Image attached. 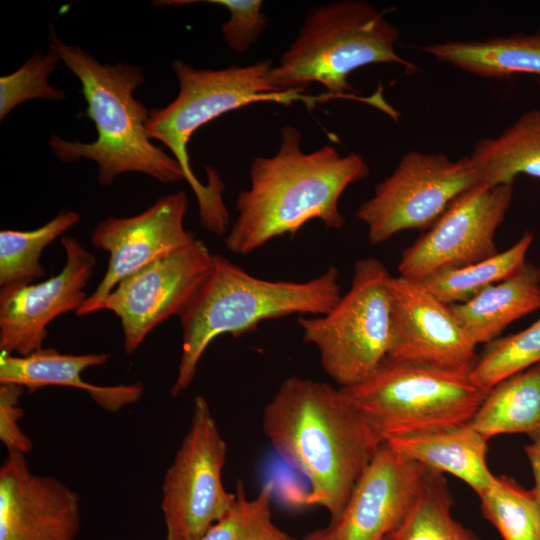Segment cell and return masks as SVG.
<instances>
[{
  "label": "cell",
  "mask_w": 540,
  "mask_h": 540,
  "mask_svg": "<svg viewBox=\"0 0 540 540\" xmlns=\"http://www.w3.org/2000/svg\"><path fill=\"white\" fill-rule=\"evenodd\" d=\"M262 428L307 479L302 503L325 508L331 520L384 443L340 387L297 376L286 378L265 406Z\"/></svg>",
  "instance_id": "obj_1"
},
{
  "label": "cell",
  "mask_w": 540,
  "mask_h": 540,
  "mask_svg": "<svg viewBox=\"0 0 540 540\" xmlns=\"http://www.w3.org/2000/svg\"><path fill=\"white\" fill-rule=\"evenodd\" d=\"M280 135L274 155L253 159L249 187L237 196L238 216L224 239L234 254L248 255L276 237L294 236L314 219L341 229L340 197L370 174L360 154L341 155L331 145L305 153L302 133L292 125H284Z\"/></svg>",
  "instance_id": "obj_2"
},
{
  "label": "cell",
  "mask_w": 540,
  "mask_h": 540,
  "mask_svg": "<svg viewBox=\"0 0 540 540\" xmlns=\"http://www.w3.org/2000/svg\"><path fill=\"white\" fill-rule=\"evenodd\" d=\"M49 48L79 79L87 102L84 115L93 121L97 131V138L90 143L51 134L48 143L59 160L94 161L101 186H110L117 176L128 172L143 173L165 184L185 179L177 160L155 146L148 134L150 110L134 97L145 81L139 66L101 64L80 46L63 42L53 29Z\"/></svg>",
  "instance_id": "obj_3"
},
{
  "label": "cell",
  "mask_w": 540,
  "mask_h": 540,
  "mask_svg": "<svg viewBox=\"0 0 540 540\" xmlns=\"http://www.w3.org/2000/svg\"><path fill=\"white\" fill-rule=\"evenodd\" d=\"M341 296L334 266L305 282L271 281L213 254L210 273L180 316L182 350L171 395L177 397L191 385L202 355L218 336L237 337L264 320L292 314L323 315Z\"/></svg>",
  "instance_id": "obj_4"
},
{
  "label": "cell",
  "mask_w": 540,
  "mask_h": 540,
  "mask_svg": "<svg viewBox=\"0 0 540 540\" xmlns=\"http://www.w3.org/2000/svg\"><path fill=\"white\" fill-rule=\"evenodd\" d=\"M398 27L365 0H338L310 8L293 42L269 72V81L282 91L305 93L313 83L333 99H354L374 105L397 120L399 113L381 93L357 97L350 74L372 64H397L407 73L416 66L396 50Z\"/></svg>",
  "instance_id": "obj_5"
},
{
  "label": "cell",
  "mask_w": 540,
  "mask_h": 540,
  "mask_svg": "<svg viewBox=\"0 0 540 540\" xmlns=\"http://www.w3.org/2000/svg\"><path fill=\"white\" fill-rule=\"evenodd\" d=\"M272 67L273 61L266 59L246 66L200 69L177 59L172 63L179 85L176 98L165 107L149 111L150 138L159 140L173 153L197 198L201 225L216 235H224L229 224L223 200L225 186L208 166L207 184L196 177L187 149L191 136L212 120L255 102L289 104L301 100L312 108L318 102L332 100L327 94L308 96L275 88L269 81Z\"/></svg>",
  "instance_id": "obj_6"
},
{
  "label": "cell",
  "mask_w": 540,
  "mask_h": 540,
  "mask_svg": "<svg viewBox=\"0 0 540 540\" xmlns=\"http://www.w3.org/2000/svg\"><path fill=\"white\" fill-rule=\"evenodd\" d=\"M340 389L383 442L469 423L486 394L468 373L391 358L365 380Z\"/></svg>",
  "instance_id": "obj_7"
},
{
  "label": "cell",
  "mask_w": 540,
  "mask_h": 540,
  "mask_svg": "<svg viewBox=\"0 0 540 540\" xmlns=\"http://www.w3.org/2000/svg\"><path fill=\"white\" fill-rule=\"evenodd\" d=\"M390 278L380 260L360 259L354 265L350 289L329 312L297 320L304 341L317 347L324 371L340 387L365 380L388 357Z\"/></svg>",
  "instance_id": "obj_8"
},
{
  "label": "cell",
  "mask_w": 540,
  "mask_h": 540,
  "mask_svg": "<svg viewBox=\"0 0 540 540\" xmlns=\"http://www.w3.org/2000/svg\"><path fill=\"white\" fill-rule=\"evenodd\" d=\"M227 444L207 400L197 395L190 426L162 484L165 540H197L233 506L222 472Z\"/></svg>",
  "instance_id": "obj_9"
},
{
  "label": "cell",
  "mask_w": 540,
  "mask_h": 540,
  "mask_svg": "<svg viewBox=\"0 0 540 540\" xmlns=\"http://www.w3.org/2000/svg\"><path fill=\"white\" fill-rule=\"evenodd\" d=\"M479 183L469 156L451 160L444 153L409 151L359 206L356 217L366 225L369 242L378 245L402 231L427 230Z\"/></svg>",
  "instance_id": "obj_10"
},
{
  "label": "cell",
  "mask_w": 540,
  "mask_h": 540,
  "mask_svg": "<svg viewBox=\"0 0 540 540\" xmlns=\"http://www.w3.org/2000/svg\"><path fill=\"white\" fill-rule=\"evenodd\" d=\"M513 193L514 183L490 186L480 182L461 194L403 251L399 276L420 281L435 271L465 266L498 253L496 232Z\"/></svg>",
  "instance_id": "obj_11"
},
{
  "label": "cell",
  "mask_w": 540,
  "mask_h": 540,
  "mask_svg": "<svg viewBox=\"0 0 540 540\" xmlns=\"http://www.w3.org/2000/svg\"><path fill=\"white\" fill-rule=\"evenodd\" d=\"M212 265L213 253L196 239L118 283L102 310L119 317L127 354H133L154 328L184 313Z\"/></svg>",
  "instance_id": "obj_12"
},
{
  "label": "cell",
  "mask_w": 540,
  "mask_h": 540,
  "mask_svg": "<svg viewBox=\"0 0 540 540\" xmlns=\"http://www.w3.org/2000/svg\"><path fill=\"white\" fill-rule=\"evenodd\" d=\"M188 205L187 194L179 191L159 198L137 215L100 221L92 232L91 243L109 254L108 267L77 316L102 310L104 301L120 281L193 243L197 238L184 226Z\"/></svg>",
  "instance_id": "obj_13"
},
{
  "label": "cell",
  "mask_w": 540,
  "mask_h": 540,
  "mask_svg": "<svg viewBox=\"0 0 540 540\" xmlns=\"http://www.w3.org/2000/svg\"><path fill=\"white\" fill-rule=\"evenodd\" d=\"M429 468L384 442L340 514L308 540H385L410 509Z\"/></svg>",
  "instance_id": "obj_14"
},
{
  "label": "cell",
  "mask_w": 540,
  "mask_h": 540,
  "mask_svg": "<svg viewBox=\"0 0 540 540\" xmlns=\"http://www.w3.org/2000/svg\"><path fill=\"white\" fill-rule=\"evenodd\" d=\"M66 261L61 272L43 282L17 283L0 291V351L27 356L43 348L49 323L75 313L96 266L95 256L72 236L61 238Z\"/></svg>",
  "instance_id": "obj_15"
},
{
  "label": "cell",
  "mask_w": 540,
  "mask_h": 540,
  "mask_svg": "<svg viewBox=\"0 0 540 540\" xmlns=\"http://www.w3.org/2000/svg\"><path fill=\"white\" fill-rule=\"evenodd\" d=\"M392 337L387 358L468 373L476 344L454 315L420 282L391 276Z\"/></svg>",
  "instance_id": "obj_16"
},
{
  "label": "cell",
  "mask_w": 540,
  "mask_h": 540,
  "mask_svg": "<svg viewBox=\"0 0 540 540\" xmlns=\"http://www.w3.org/2000/svg\"><path fill=\"white\" fill-rule=\"evenodd\" d=\"M80 521L75 490L34 473L26 454L8 451L0 467V540H76Z\"/></svg>",
  "instance_id": "obj_17"
},
{
  "label": "cell",
  "mask_w": 540,
  "mask_h": 540,
  "mask_svg": "<svg viewBox=\"0 0 540 540\" xmlns=\"http://www.w3.org/2000/svg\"><path fill=\"white\" fill-rule=\"evenodd\" d=\"M107 353L63 354L53 348H41L27 356L0 352V384L15 383L29 393L47 386L81 389L104 410L115 413L136 403L144 392L140 382L119 385H95L81 378L90 367L108 362Z\"/></svg>",
  "instance_id": "obj_18"
},
{
  "label": "cell",
  "mask_w": 540,
  "mask_h": 540,
  "mask_svg": "<svg viewBox=\"0 0 540 540\" xmlns=\"http://www.w3.org/2000/svg\"><path fill=\"white\" fill-rule=\"evenodd\" d=\"M385 442L431 470L464 481L477 495L496 478L487 462L488 440L470 422L396 436Z\"/></svg>",
  "instance_id": "obj_19"
},
{
  "label": "cell",
  "mask_w": 540,
  "mask_h": 540,
  "mask_svg": "<svg viewBox=\"0 0 540 540\" xmlns=\"http://www.w3.org/2000/svg\"><path fill=\"white\" fill-rule=\"evenodd\" d=\"M451 309L476 345L487 344L511 323L540 309V268L526 262L510 277Z\"/></svg>",
  "instance_id": "obj_20"
},
{
  "label": "cell",
  "mask_w": 540,
  "mask_h": 540,
  "mask_svg": "<svg viewBox=\"0 0 540 540\" xmlns=\"http://www.w3.org/2000/svg\"><path fill=\"white\" fill-rule=\"evenodd\" d=\"M422 51L477 77L503 79L528 74L536 76L540 85V30L485 40L432 43Z\"/></svg>",
  "instance_id": "obj_21"
},
{
  "label": "cell",
  "mask_w": 540,
  "mask_h": 540,
  "mask_svg": "<svg viewBox=\"0 0 540 540\" xmlns=\"http://www.w3.org/2000/svg\"><path fill=\"white\" fill-rule=\"evenodd\" d=\"M469 158L490 186L515 183L519 175L540 179V109L524 112L496 137L479 139Z\"/></svg>",
  "instance_id": "obj_22"
},
{
  "label": "cell",
  "mask_w": 540,
  "mask_h": 540,
  "mask_svg": "<svg viewBox=\"0 0 540 540\" xmlns=\"http://www.w3.org/2000/svg\"><path fill=\"white\" fill-rule=\"evenodd\" d=\"M470 424L484 438L501 434L540 437V363L486 392Z\"/></svg>",
  "instance_id": "obj_23"
},
{
  "label": "cell",
  "mask_w": 540,
  "mask_h": 540,
  "mask_svg": "<svg viewBox=\"0 0 540 540\" xmlns=\"http://www.w3.org/2000/svg\"><path fill=\"white\" fill-rule=\"evenodd\" d=\"M534 234L526 231L511 247L484 260L435 271L420 282L447 305L461 304L516 273L526 262Z\"/></svg>",
  "instance_id": "obj_24"
},
{
  "label": "cell",
  "mask_w": 540,
  "mask_h": 540,
  "mask_svg": "<svg viewBox=\"0 0 540 540\" xmlns=\"http://www.w3.org/2000/svg\"><path fill=\"white\" fill-rule=\"evenodd\" d=\"M454 500L442 473L429 469L393 540H480L453 518Z\"/></svg>",
  "instance_id": "obj_25"
},
{
  "label": "cell",
  "mask_w": 540,
  "mask_h": 540,
  "mask_svg": "<svg viewBox=\"0 0 540 540\" xmlns=\"http://www.w3.org/2000/svg\"><path fill=\"white\" fill-rule=\"evenodd\" d=\"M76 211H62L39 228L0 232V286L32 283L46 277L40 263L43 250L80 221Z\"/></svg>",
  "instance_id": "obj_26"
},
{
  "label": "cell",
  "mask_w": 540,
  "mask_h": 540,
  "mask_svg": "<svg viewBox=\"0 0 540 540\" xmlns=\"http://www.w3.org/2000/svg\"><path fill=\"white\" fill-rule=\"evenodd\" d=\"M478 497L484 517L503 540H540V505L532 489L496 476Z\"/></svg>",
  "instance_id": "obj_27"
},
{
  "label": "cell",
  "mask_w": 540,
  "mask_h": 540,
  "mask_svg": "<svg viewBox=\"0 0 540 540\" xmlns=\"http://www.w3.org/2000/svg\"><path fill=\"white\" fill-rule=\"evenodd\" d=\"M540 363V318L514 334L485 344L468 372L483 392L499 382Z\"/></svg>",
  "instance_id": "obj_28"
},
{
  "label": "cell",
  "mask_w": 540,
  "mask_h": 540,
  "mask_svg": "<svg viewBox=\"0 0 540 540\" xmlns=\"http://www.w3.org/2000/svg\"><path fill=\"white\" fill-rule=\"evenodd\" d=\"M231 509L211 525L197 540H290L272 520L273 482L265 483L259 493L248 499L239 482Z\"/></svg>",
  "instance_id": "obj_29"
},
{
  "label": "cell",
  "mask_w": 540,
  "mask_h": 540,
  "mask_svg": "<svg viewBox=\"0 0 540 540\" xmlns=\"http://www.w3.org/2000/svg\"><path fill=\"white\" fill-rule=\"evenodd\" d=\"M60 61L58 54L49 48L44 53L35 51L15 72L0 77V119L3 120L18 105L34 100H63L65 94L50 85L48 78Z\"/></svg>",
  "instance_id": "obj_30"
},
{
  "label": "cell",
  "mask_w": 540,
  "mask_h": 540,
  "mask_svg": "<svg viewBox=\"0 0 540 540\" xmlns=\"http://www.w3.org/2000/svg\"><path fill=\"white\" fill-rule=\"evenodd\" d=\"M226 8L230 17L221 24L223 38L230 50L247 52L267 27L268 18L262 12L261 0H207Z\"/></svg>",
  "instance_id": "obj_31"
},
{
  "label": "cell",
  "mask_w": 540,
  "mask_h": 540,
  "mask_svg": "<svg viewBox=\"0 0 540 540\" xmlns=\"http://www.w3.org/2000/svg\"><path fill=\"white\" fill-rule=\"evenodd\" d=\"M25 388L15 383L0 384V440L8 451L29 453L33 444L22 431L19 421L24 417L20 405Z\"/></svg>",
  "instance_id": "obj_32"
},
{
  "label": "cell",
  "mask_w": 540,
  "mask_h": 540,
  "mask_svg": "<svg viewBox=\"0 0 540 540\" xmlns=\"http://www.w3.org/2000/svg\"><path fill=\"white\" fill-rule=\"evenodd\" d=\"M524 451L533 474L534 486L532 491L540 505V437L531 440L529 444L525 445Z\"/></svg>",
  "instance_id": "obj_33"
},
{
  "label": "cell",
  "mask_w": 540,
  "mask_h": 540,
  "mask_svg": "<svg viewBox=\"0 0 540 540\" xmlns=\"http://www.w3.org/2000/svg\"><path fill=\"white\" fill-rule=\"evenodd\" d=\"M290 540H298V539H294V538H291ZM302 540H308L306 537Z\"/></svg>",
  "instance_id": "obj_34"
},
{
  "label": "cell",
  "mask_w": 540,
  "mask_h": 540,
  "mask_svg": "<svg viewBox=\"0 0 540 540\" xmlns=\"http://www.w3.org/2000/svg\"><path fill=\"white\" fill-rule=\"evenodd\" d=\"M385 540H393L391 537H387Z\"/></svg>",
  "instance_id": "obj_35"
}]
</instances>
